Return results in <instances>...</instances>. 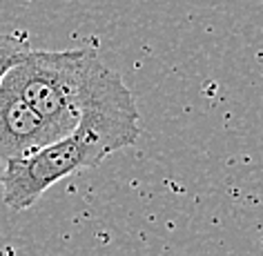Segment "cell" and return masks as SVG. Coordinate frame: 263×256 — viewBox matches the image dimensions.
I'll use <instances>...</instances> for the list:
<instances>
[{
    "label": "cell",
    "instance_id": "obj_2",
    "mask_svg": "<svg viewBox=\"0 0 263 256\" xmlns=\"http://www.w3.org/2000/svg\"><path fill=\"white\" fill-rule=\"evenodd\" d=\"M141 125H123L103 118H81L78 127L65 139L43 147L21 161L5 163L3 201L14 212L29 209L58 181L78 169H94L109 154L139 141Z\"/></svg>",
    "mask_w": 263,
    "mask_h": 256
},
{
    "label": "cell",
    "instance_id": "obj_3",
    "mask_svg": "<svg viewBox=\"0 0 263 256\" xmlns=\"http://www.w3.org/2000/svg\"><path fill=\"white\" fill-rule=\"evenodd\" d=\"M65 136L47 123L9 83H0V161H21Z\"/></svg>",
    "mask_w": 263,
    "mask_h": 256
},
{
    "label": "cell",
    "instance_id": "obj_4",
    "mask_svg": "<svg viewBox=\"0 0 263 256\" xmlns=\"http://www.w3.org/2000/svg\"><path fill=\"white\" fill-rule=\"evenodd\" d=\"M31 47L27 38L16 36V34H0V83L7 76L11 67H16L23 61V56L27 54Z\"/></svg>",
    "mask_w": 263,
    "mask_h": 256
},
{
    "label": "cell",
    "instance_id": "obj_1",
    "mask_svg": "<svg viewBox=\"0 0 263 256\" xmlns=\"http://www.w3.org/2000/svg\"><path fill=\"white\" fill-rule=\"evenodd\" d=\"M5 83L63 136L74 132L85 116L139 123L134 96L121 74L109 69L91 47L29 49L7 71Z\"/></svg>",
    "mask_w": 263,
    "mask_h": 256
}]
</instances>
